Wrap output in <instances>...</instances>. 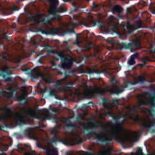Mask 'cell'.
<instances>
[{
    "label": "cell",
    "instance_id": "cell-1",
    "mask_svg": "<svg viewBox=\"0 0 155 155\" xmlns=\"http://www.w3.org/2000/svg\"><path fill=\"white\" fill-rule=\"evenodd\" d=\"M73 64V62L70 60H64L61 64V66L64 69H70Z\"/></svg>",
    "mask_w": 155,
    "mask_h": 155
},
{
    "label": "cell",
    "instance_id": "cell-2",
    "mask_svg": "<svg viewBox=\"0 0 155 155\" xmlns=\"http://www.w3.org/2000/svg\"><path fill=\"white\" fill-rule=\"evenodd\" d=\"M138 55H139L138 53H135V54L133 55L132 56H131V57L130 58V59L128 60V64L130 66H132L135 64V58L138 56Z\"/></svg>",
    "mask_w": 155,
    "mask_h": 155
},
{
    "label": "cell",
    "instance_id": "cell-3",
    "mask_svg": "<svg viewBox=\"0 0 155 155\" xmlns=\"http://www.w3.org/2000/svg\"><path fill=\"white\" fill-rule=\"evenodd\" d=\"M123 9L122 7H121L120 6L117 5V6H114L113 7V8L112 9V11L114 13H115V12H116V13H121L123 11Z\"/></svg>",
    "mask_w": 155,
    "mask_h": 155
}]
</instances>
